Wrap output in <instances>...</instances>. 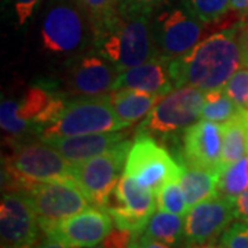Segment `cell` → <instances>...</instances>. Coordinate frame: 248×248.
Wrapping results in <instances>:
<instances>
[{
  "mask_svg": "<svg viewBox=\"0 0 248 248\" xmlns=\"http://www.w3.org/2000/svg\"><path fill=\"white\" fill-rule=\"evenodd\" d=\"M156 200H157V210L177 214L181 217H185L190 208L185 193L182 190V186L179 184V179L170 181L169 184L163 186L156 195Z\"/></svg>",
  "mask_w": 248,
  "mask_h": 248,
  "instance_id": "cell-27",
  "label": "cell"
},
{
  "mask_svg": "<svg viewBox=\"0 0 248 248\" xmlns=\"http://www.w3.org/2000/svg\"><path fill=\"white\" fill-rule=\"evenodd\" d=\"M156 208V193L123 172L108 203L107 211L110 214L116 228L141 234Z\"/></svg>",
  "mask_w": 248,
  "mask_h": 248,
  "instance_id": "cell-12",
  "label": "cell"
},
{
  "mask_svg": "<svg viewBox=\"0 0 248 248\" xmlns=\"http://www.w3.org/2000/svg\"><path fill=\"white\" fill-rule=\"evenodd\" d=\"M163 95L138 90H115L109 94L110 104L123 127H130L145 119Z\"/></svg>",
  "mask_w": 248,
  "mask_h": 248,
  "instance_id": "cell-19",
  "label": "cell"
},
{
  "mask_svg": "<svg viewBox=\"0 0 248 248\" xmlns=\"http://www.w3.org/2000/svg\"><path fill=\"white\" fill-rule=\"evenodd\" d=\"M179 164L182 167L179 184L182 186L187 204L190 207L218 195L221 170L202 169L195 166H186L182 163Z\"/></svg>",
  "mask_w": 248,
  "mask_h": 248,
  "instance_id": "cell-20",
  "label": "cell"
},
{
  "mask_svg": "<svg viewBox=\"0 0 248 248\" xmlns=\"http://www.w3.org/2000/svg\"><path fill=\"white\" fill-rule=\"evenodd\" d=\"M221 244L226 248H248V222L231 223L222 233Z\"/></svg>",
  "mask_w": 248,
  "mask_h": 248,
  "instance_id": "cell-31",
  "label": "cell"
},
{
  "mask_svg": "<svg viewBox=\"0 0 248 248\" xmlns=\"http://www.w3.org/2000/svg\"><path fill=\"white\" fill-rule=\"evenodd\" d=\"M122 130H124L123 124L115 113L108 94L101 97H81L68 102L61 116L39 131V138L50 140Z\"/></svg>",
  "mask_w": 248,
  "mask_h": 248,
  "instance_id": "cell-6",
  "label": "cell"
},
{
  "mask_svg": "<svg viewBox=\"0 0 248 248\" xmlns=\"http://www.w3.org/2000/svg\"><path fill=\"white\" fill-rule=\"evenodd\" d=\"M93 248H104V247H102V246L99 244V246H97V247H93Z\"/></svg>",
  "mask_w": 248,
  "mask_h": 248,
  "instance_id": "cell-41",
  "label": "cell"
},
{
  "mask_svg": "<svg viewBox=\"0 0 248 248\" xmlns=\"http://www.w3.org/2000/svg\"><path fill=\"white\" fill-rule=\"evenodd\" d=\"M234 218L233 200L217 195L189 208L185 215V243L189 248L213 244Z\"/></svg>",
  "mask_w": 248,
  "mask_h": 248,
  "instance_id": "cell-14",
  "label": "cell"
},
{
  "mask_svg": "<svg viewBox=\"0 0 248 248\" xmlns=\"http://www.w3.org/2000/svg\"><path fill=\"white\" fill-rule=\"evenodd\" d=\"M169 0H120V11L151 16L155 10Z\"/></svg>",
  "mask_w": 248,
  "mask_h": 248,
  "instance_id": "cell-32",
  "label": "cell"
},
{
  "mask_svg": "<svg viewBox=\"0 0 248 248\" xmlns=\"http://www.w3.org/2000/svg\"><path fill=\"white\" fill-rule=\"evenodd\" d=\"M243 108H240L232 99L225 90H211L204 93V104L202 109V119L215 122V123H226L232 117L240 113Z\"/></svg>",
  "mask_w": 248,
  "mask_h": 248,
  "instance_id": "cell-24",
  "label": "cell"
},
{
  "mask_svg": "<svg viewBox=\"0 0 248 248\" xmlns=\"http://www.w3.org/2000/svg\"><path fill=\"white\" fill-rule=\"evenodd\" d=\"M113 219L107 210L89 207L87 210L42 228L46 236L60 240L75 248H93L99 246L113 229Z\"/></svg>",
  "mask_w": 248,
  "mask_h": 248,
  "instance_id": "cell-13",
  "label": "cell"
},
{
  "mask_svg": "<svg viewBox=\"0 0 248 248\" xmlns=\"http://www.w3.org/2000/svg\"><path fill=\"white\" fill-rule=\"evenodd\" d=\"M246 190H248L247 156L222 169L218 182V195L233 200Z\"/></svg>",
  "mask_w": 248,
  "mask_h": 248,
  "instance_id": "cell-25",
  "label": "cell"
},
{
  "mask_svg": "<svg viewBox=\"0 0 248 248\" xmlns=\"http://www.w3.org/2000/svg\"><path fill=\"white\" fill-rule=\"evenodd\" d=\"M116 68L95 48L72 57L63 76L65 94L72 97H101L115 89Z\"/></svg>",
  "mask_w": 248,
  "mask_h": 248,
  "instance_id": "cell-11",
  "label": "cell"
},
{
  "mask_svg": "<svg viewBox=\"0 0 248 248\" xmlns=\"http://www.w3.org/2000/svg\"><path fill=\"white\" fill-rule=\"evenodd\" d=\"M247 155H248V148H247Z\"/></svg>",
  "mask_w": 248,
  "mask_h": 248,
  "instance_id": "cell-42",
  "label": "cell"
},
{
  "mask_svg": "<svg viewBox=\"0 0 248 248\" xmlns=\"http://www.w3.org/2000/svg\"><path fill=\"white\" fill-rule=\"evenodd\" d=\"M87 13L94 35L112 24L120 14V0H76Z\"/></svg>",
  "mask_w": 248,
  "mask_h": 248,
  "instance_id": "cell-26",
  "label": "cell"
},
{
  "mask_svg": "<svg viewBox=\"0 0 248 248\" xmlns=\"http://www.w3.org/2000/svg\"><path fill=\"white\" fill-rule=\"evenodd\" d=\"M223 90L240 108L248 110V68L234 72Z\"/></svg>",
  "mask_w": 248,
  "mask_h": 248,
  "instance_id": "cell-30",
  "label": "cell"
},
{
  "mask_svg": "<svg viewBox=\"0 0 248 248\" xmlns=\"http://www.w3.org/2000/svg\"><path fill=\"white\" fill-rule=\"evenodd\" d=\"M233 208L237 221L248 222V190L233 199Z\"/></svg>",
  "mask_w": 248,
  "mask_h": 248,
  "instance_id": "cell-36",
  "label": "cell"
},
{
  "mask_svg": "<svg viewBox=\"0 0 248 248\" xmlns=\"http://www.w3.org/2000/svg\"><path fill=\"white\" fill-rule=\"evenodd\" d=\"M130 248H172L166 243H161L159 240H155L146 234H134Z\"/></svg>",
  "mask_w": 248,
  "mask_h": 248,
  "instance_id": "cell-35",
  "label": "cell"
},
{
  "mask_svg": "<svg viewBox=\"0 0 248 248\" xmlns=\"http://www.w3.org/2000/svg\"><path fill=\"white\" fill-rule=\"evenodd\" d=\"M231 7L237 13L248 14V0H231Z\"/></svg>",
  "mask_w": 248,
  "mask_h": 248,
  "instance_id": "cell-39",
  "label": "cell"
},
{
  "mask_svg": "<svg viewBox=\"0 0 248 248\" xmlns=\"http://www.w3.org/2000/svg\"><path fill=\"white\" fill-rule=\"evenodd\" d=\"M239 29L240 25L218 29L190 51L171 60L174 86H192L202 91L223 89L241 65Z\"/></svg>",
  "mask_w": 248,
  "mask_h": 248,
  "instance_id": "cell-1",
  "label": "cell"
},
{
  "mask_svg": "<svg viewBox=\"0 0 248 248\" xmlns=\"http://www.w3.org/2000/svg\"><path fill=\"white\" fill-rule=\"evenodd\" d=\"M133 236V232L116 228V229H112V232L101 243V246L104 248H130Z\"/></svg>",
  "mask_w": 248,
  "mask_h": 248,
  "instance_id": "cell-34",
  "label": "cell"
},
{
  "mask_svg": "<svg viewBox=\"0 0 248 248\" xmlns=\"http://www.w3.org/2000/svg\"><path fill=\"white\" fill-rule=\"evenodd\" d=\"M40 223L35 210L21 192H4L0 203L1 247L33 248Z\"/></svg>",
  "mask_w": 248,
  "mask_h": 248,
  "instance_id": "cell-15",
  "label": "cell"
},
{
  "mask_svg": "<svg viewBox=\"0 0 248 248\" xmlns=\"http://www.w3.org/2000/svg\"><path fill=\"white\" fill-rule=\"evenodd\" d=\"M204 93L192 86L175 87L163 95L140 124L137 134L167 137L186 130L202 119Z\"/></svg>",
  "mask_w": 248,
  "mask_h": 248,
  "instance_id": "cell-7",
  "label": "cell"
},
{
  "mask_svg": "<svg viewBox=\"0 0 248 248\" xmlns=\"http://www.w3.org/2000/svg\"><path fill=\"white\" fill-rule=\"evenodd\" d=\"M40 1L42 0H13V9L18 27H24L27 24Z\"/></svg>",
  "mask_w": 248,
  "mask_h": 248,
  "instance_id": "cell-33",
  "label": "cell"
},
{
  "mask_svg": "<svg viewBox=\"0 0 248 248\" xmlns=\"http://www.w3.org/2000/svg\"><path fill=\"white\" fill-rule=\"evenodd\" d=\"M205 248H226L223 244L221 246H217V244H208V246H205Z\"/></svg>",
  "mask_w": 248,
  "mask_h": 248,
  "instance_id": "cell-40",
  "label": "cell"
},
{
  "mask_svg": "<svg viewBox=\"0 0 248 248\" xmlns=\"http://www.w3.org/2000/svg\"><path fill=\"white\" fill-rule=\"evenodd\" d=\"M143 234L169 246H178L185 241V217L157 210L151 217Z\"/></svg>",
  "mask_w": 248,
  "mask_h": 248,
  "instance_id": "cell-22",
  "label": "cell"
},
{
  "mask_svg": "<svg viewBox=\"0 0 248 248\" xmlns=\"http://www.w3.org/2000/svg\"><path fill=\"white\" fill-rule=\"evenodd\" d=\"M0 124L1 130L10 137H17L25 133L31 124L25 123L18 117L17 101L14 99H3L0 105Z\"/></svg>",
  "mask_w": 248,
  "mask_h": 248,
  "instance_id": "cell-29",
  "label": "cell"
},
{
  "mask_svg": "<svg viewBox=\"0 0 248 248\" xmlns=\"http://www.w3.org/2000/svg\"><path fill=\"white\" fill-rule=\"evenodd\" d=\"M57 97H58L57 93H54L45 86L29 87L25 95L21 98V101H17L18 117L25 123L33 124L36 119L48 109Z\"/></svg>",
  "mask_w": 248,
  "mask_h": 248,
  "instance_id": "cell-23",
  "label": "cell"
},
{
  "mask_svg": "<svg viewBox=\"0 0 248 248\" xmlns=\"http://www.w3.org/2000/svg\"><path fill=\"white\" fill-rule=\"evenodd\" d=\"M75 164L47 142L16 145L3 166V190L25 193L32 186L57 179H75Z\"/></svg>",
  "mask_w": 248,
  "mask_h": 248,
  "instance_id": "cell-3",
  "label": "cell"
},
{
  "mask_svg": "<svg viewBox=\"0 0 248 248\" xmlns=\"http://www.w3.org/2000/svg\"><path fill=\"white\" fill-rule=\"evenodd\" d=\"M187 9L205 24H215L232 10L231 0H182Z\"/></svg>",
  "mask_w": 248,
  "mask_h": 248,
  "instance_id": "cell-28",
  "label": "cell"
},
{
  "mask_svg": "<svg viewBox=\"0 0 248 248\" xmlns=\"http://www.w3.org/2000/svg\"><path fill=\"white\" fill-rule=\"evenodd\" d=\"M125 140H128L127 133L112 131V133L50 138V140H42V141L54 146L68 161L78 166L86 160L93 159L102 153H107Z\"/></svg>",
  "mask_w": 248,
  "mask_h": 248,
  "instance_id": "cell-18",
  "label": "cell"
},
{
  "mask_svg": "<svg viewBox=\"0 0 248 248\" xmlns=\"http://www.w3.org/2000/svg\"><path fill=\"white\" fill-rule=\"evenodd\" d=\"M179 163L222 171V124L202 119L182 137Z\"/></svg>",
  "mask_w": 248,
  "mask_h": 248,
  "instance_id": "cell-16",
  "label": "cell"
},
{
  "mask_svg": "<svg viewBox=\"0 0 248 248\" xmlns=\"http://www.w3.org/2000/svg\"><path fill=\"white\" fill-rule=\"evenodd\" d=\"M94 48L119 73L159 57L151 16L120 11L112 24L95 33Z\"/></svg>",
  "mask_w": 248,
  "mask_h": 248,
  "instance_id": "cell-2",
  "label": "cell"
},
{
  "mask_svg": "<svg viewBox=\"0 0 248 248\" xmlns=\"http://www.w3.org/2000/svg\"><path fill=\"white\" fill-rule=\"evenodd\" d=\"M33 248H75V247H69V246L63 244V243L60 241V240H55L53 239V237L46 236V239L43 240L42 243H39L37 246H35Z\"/></svg>",
  "mask_w": 248,
  "mask_h": 248,
  "instance_id": "cell-38",
  "label": "cell"
},
{
  "mask_svg": "<svg viewBox=\"0 0 248 248\" xmlns=\"http://www.w3.org/2000/svg\"><path fill=\"white\" fill-rule=\"evenodd\" d=\"M217 24H221V21L205 24L199 19L182 0H169L151 14L152 33L157 53L167 60H175L190 51Z\"/></svg>",
  "mask_w": 248,
  "mask_h": 248,
  "instance_id": "cell-5",
  "label": "cell"
},
{
  "mask_svg": "<svg viewBox=\"0 0 248 248\" xmlns=\"http://www.w3.org/2000/svg\"><path fill=\"white\" fill-rule=\"evenodd\" d=\"M170 61L163 57L134 66L128 71L122 72L116 80L115 90H138L157 95H166L175 89L170 72Z\"/></svg>",
  "mask_w": 248,
  "mask_h": 248,
  "instance_id": "cell-17",
  "label": "cell"
},
{
  "mask_svg": "<svg viewBox=\"0 0 248 248\" xmlns=\"http://www.w3.org/2000/svg\"><path fill=\"white\" fill-rule=\"evenodd\" d=\"M94 37L91 19L76 0L47 1L40 27L43 51L72 58L94 47Z\"/></svg>",
  "mask_w": 248,
  "mask_h": 248,
  "instance_id": "cell-4",
  "label": "cell"
},
{
  "mask_svg": "<svg viewBox=\"0 0 248 248\" xmlns=\"http://www.w3.org/2000/svg\"><path fill=\"white\" fill-rule=\"evenodd\" d=\"M248 148V110L222 124V169L247 155Z\"/></svg>",
  "mask_w": 248,
  "mask_h": 248,
  "instance_id": "cell-21",
  "label": "cell"
},
{
  "mask_svg": "<svg viewBox=\"0 0 248 248\" xmlns=\"http://www.w3.org/2000/svg\"><path fill=\"white\" fill-rule=\"evenodd\" d=\"M124 172L157 195L170 181L181 178L182 167L153 137L137 134L125 160Z\"/></svg>",
  "mask_w": 248,
  "mask_h": 248,
  "instance_id": "cell-8",
  "label": "cell"
},
{
  "mask_svg": "<svg viewBox=\"0 0 248 248\" xmlns=\"http://www.w3.org/2000/svg\"><path fill=\"white\" fill-rule=\"evenodd\" d=\"M133 141L125 140L116 148L75 167V179L94 207L107 210L119 179L123 175L125 160Z\"/></svg>",
  "mask_w": 248,
  "mask_h": 248,
  "instance_id": "cell-9",
  "label": "cell"
},
{
  "mask_svg": "<svg viewBox=\"0 0 248 248\" xmlns=\"http://www.w3.org/2000/svg\"><path fill=\"white\" fill-rule=\"evenodd\" d=\"M24 195L35 210L40 229L73 217L93 205L76 179H57L37 184Z\"/></svg>",
  "mask_w": 248,
  "mask_h": 248,
  "instance_id": "cell-10",
  "label": "cell"
},
{
  "mask_svg": "<svg viewBox=\"0 0 248 248\" xmlns=\"http://www.w3.org/2000/svg\"><path fill=\"white\" fill-rule=\"evenodd\" d=\"M239 46L241 54V65L248 68V22L240 24Z\"/></svg>",
  "mask_w": 248,
  "mask_h": 248,
  "instance_id": "cell-37",
  "label": "cell"
}]
</instances>
